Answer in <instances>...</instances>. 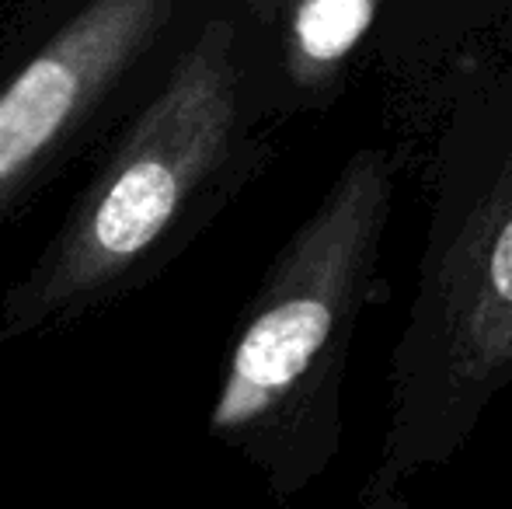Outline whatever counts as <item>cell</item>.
I'll use <instances>...</instances> for the list:
<instances>
[{
    "instance_id": "4",
    "label": "cell",
    "mask_w": 512,
    "mask_h": 509,
    "mask_svg": "<svg viewBox=\"0 0 512 509\" xmlns=\"http://www.w3.org/2000/svg\"><path fill=\"white\" fill-rule=\"evenodd\" d=\"M509 199L485 213L457 252L450 304L453 370L474 384H495L512 374V185Z\"/></svg>"
},
{
    "instance_id": "5",
    "label": "cell",
    "mask_w": 512,
    "mask_h": 509,
    "mask_svg": "<svg viewBox=\"0 0 512 509\" xmlns=\"http://www.w3.org/2000/svg\"><path fill=\"white\" fill-rule=\"evenodd\" d=\"M373 11V0H304L297 11L300 53L314 63L342 60L370 28Z\"/></svg>"
},
{
    "instance_id": "2",
    "label": "cell",
    "mask_w": 512,
    "mask_h": 509,
    "mask_svg": "<svg viewBox=\"0 0 512 509\" xmlns=\"http://www.w3.org/2000/svg\"><path fill=\"white\" fill-rule=\"evenodd\" d=\"M384 199V168L373 154H363L297 241V252L244 328L213 426H244L307 374L370 262L366 255L380 231Z\"/></svg>"
},
{
    "instance_id": "3",
    "label": "cell",
    "mask_w": 512,
    "mask_h": 509,
    "mask_svg": "<svg viewBox=\"0 0 512 509\" xmlns=\"http://www.w3.org/2000/svg\"><path fill=\"white\" fill-rule=\"evenodd\" d=\"M171 0H95L0 95V199L150 39Z\"/></svg>"
},
{
    "instance_id": "1",
    "label": "cell",
    "mask_w": 512,
    "mask_h": 509,
    "mask_svg": "<svg viewBox=\"0 0 512 509\" xmlns=\"http://www.w3.org/2000/svg\"><path fill=\"white\" fill-rule=\"evenodd\" d=\"M234 123L230 32L213 25L164 95L136 123L108 182L70 227L49 272V297L91 290L161 238L189 189L213 168Z\"/></svg>"
}]
</instances>
